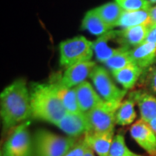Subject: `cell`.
<instances>
[{"label": "cell", "instance_id": "13", "mask_svg": "<svg viewBox=\"0 0 156 156\" xmlns=\"http://www.w3.org/2000/svg\"><path fill=\"white\" fill-rule=\"evenodd\" d=\"M114 131L106 133L89 132L84 140L98 156H108L114 140Z\"/></svg>", "mask_w": 156, "mask_h": 156}, {"label": "cell", "instance_id": "29", "mask_svg": "<svg viewBox=\"0 0 156 156\" xmlns=\"http://www.w3.org/2000/svg\"><path fill=\"white\" fill-rule=\"evenodd\" d=\"M149 16H150V27L156 26V5L153 6L149 9Z\"/></svg>", "mask_w": 156, "mask_h": 156}, {"label": "cell", "instance_id": "23", "mask_svg": "<svg viewBox=\"0 0 156 156\" xmlns=\"http://www.w3.org/2000/svg\"><path fill=\"white\" fill-rule=\"evenodd\" d=\"M130 50H131L122 51L112 56L110 59H108L105 62V65L113 72L124 67H127L130 64H133L134 61L130 54Z\"/></svg>", "mask_w": 156, "mask_h": 156}, {"label": "cell", "instance_id": "8", "mask_svg": "<svg viewBox=\"0 0 156 156\" xmlns=\"http://www.w3.org/2000/svg\"><path fill=\"white\" fill-rule=\"evenodd\" d=\"M96 91L100 96L108 102H122L127 90H122L114 83L105 68L95 66L90 76Z\"/></svg>", "mask_w": 156, "mask_h": 156}, {"label": "cell", "instance_id": "3", "mask_svg": "<svg viewBox=\"0 0 156 156\" xmlns=\"http://www.w3.org/2000/svg\"><path fill=\"white\" fill-rule=\"evenodd\" d=\"M77 144L74 137H64L48 130H38L34 137L35 156H64Z\"/></svg>", "mask_w": 156, "mask_h": 156}, {"label": "cell", "instance_id": "5", "mask_svg": "<svg viewBox=\"0 0 156 156\" xmlns=\"http://www.w3.org/2000/svg\"><path fill=\"white\" fill-rule=\"evenodd\" d=\"M122 102L104 101L101 105L86 113L90 128L89 132L106 133L114 131L115 123H116V112Z\"/></svg>", "mask_w": 156, "mask_h": 156}, {"label": "cell", "instance_id": "15", "mask_svg": "<svg viewBox=\"0 0 156 156\" xmlns=\"http://www.w3.org/2000/svg\"><path fill=\"white\" fill-rule=\"evenodd\" d=\"M134 64L144 69L156 61V43H143L130 50Z\"/></svg>", "mask_w": 156, "mask_h": 156}, {"label": "cell", "instance_id": "11", "mask_svg": "<svg viewBox=\"0 0 156 156\" xmlns=\"http://www.w3.org/2000/svg\"><path fill=\"white\" fill-rule=\"evenodd\" d=\"M96 66L95 62L87 61L78 62L67 68L60 82L68 88L76 87L85 82Z\"/></svg>", "mask_w": 156, "mask_h": 156}, {"label": "cell", "instance_id": "32", "mask_svg": "<svg viewBox=\"0 0 156 156\" xmlns=\"http://www.w3.org/2000/svg\"><path fill=\"white\" fill-rule=\"evenodd\" d=\"M151 4H156V0H148Z\"/></svg>", "mask_w": 156, "mask_h": 156}, {"label": "cell", "instance_id": "33", "mask_svg": "<svg viewBox=\"0 0 156 156\" xmlns=\"http://www.w3.org/2000/svg\"><path fill=\"white\" fill-rule=\"evenodd\" d=\"M139 156H142V155H139Z\"/></svg>", "mask_w": 156, "mask_h": 156}, {"label": "cell", "instance_id": "25", "mask_svg": "<svg viewBox=\"0 0 156 156\" xmlns=\"http://www.w3.org/2000/svg\"><path fill=\"white\" fill-rule=\"evenodd\" d=\"M115 3L126 11L149 10L152 7L148 0H115Z\"/></svg>", "mask_w": 156, "mask_h": 156}, {"label": "cell", "instance_id": "28", "mask_svg": "<svg viewBox=\"0 0 156 156\" xmlns=\"http://www.w3.org/2000/svg\"><path fill=\"white\" fill-rule=\"evenodd\" d=\"M144 43H156V26H151Z\"/></svg>", "mask_w": 156, "mask_h": 156}, {"label": "cell", "instance_id": "24", "mask_svg": "<svg viewBox=\"0 0 156 156\" xmlns=\"http://www.w3.org/2000/svg\"><path fill=\"white\" fill-rule=\"evenodd\" d=\"M140 154H136L128 148L126 142L124 135L119 134L114 137L112 142L111 148L109 151L108 156H139Z\"/></svg>", "mask_w": 156, "mask_h": 156}, {"label": "cell", "instance_id": "10", "mask_svg": "<svg viewBox=\"0 0 156 156\" xmlns=\"http://www.w3.org/2000/svg\"><path fill=\"white\" fill-rule=\"evenodd\" d=\"M56 126L62 130L64 133H66L69 137L74 138L83 134H87L90 131L86 115L83 112H67L66 115Z\"/></svg>", "mask_w": 156, "mask_h": 156}, {"label": "cell", "instance_id": "12", "mask_svg": "<svg viewBox=\"0 0 156 156\" xmlns=\"http://www.w3.org/2000/svg\"><path fill=\"white\" fill-rule=\"evenodd\" d=\"M75 89L80 110L84 114L100 106L105 101L89 82L85 81L76 86Z\"/></svg>", "mask_w": 156, "mask_h": 156}, {"label": "cell", "instance_id": "20", "mask_svg": "<svg viewBox=\"0 0 156 156\" xmlns=\"http://www.w3.org/2000/svg\"><path fill=\"white\" fill-rule=\"evenodd\" d=\"M82 29L99 37L110 30L95 9L88 11L85 14L82 22Z\"/></svg>", "mask_w": 156, "mask_h": 156}, {"label": "cell", "instance_id": "9", "mask_svg": "<svg viewBox=\"0 0 156 156\" xmlns=\"http://www.w3.org/2000/svg\"><path fill=\"white\" fill-rule=\"evenodd\" d=\"M130 134L136 143L150 155H156V134L149 124L138 120L130 128Z\"/></svg>", "mask_w": 156, "mask_h": 156}, {"label": "cell", "instance_id": "27", "mask_svg": "<svg viewBox=\"0 0 156 156\" xmlns=\"http://www.w3.org/2000/svg\"><path fill=\"white\" fill-rule=\"evenodd\" d=\"M147 86L148 88V90L151 92L156 94V69L152 70L151 73L147 75Z\"/></svg>", "mask_w": 156, "mask_h": 156}, {"label": "cell", "instance_id": "34", "mask_svg": "<svg viewBox=\"0 0 156 156\" xmlns=\"http://www.w3.org/2000/svg\"><path fill=\"white\" fill-rule=\"evenodd\" d=\"M155 69H156V68H155Z\"/></svg>", "mask_w": 156, "mask_h": 156}, {"label": "cell", "instance_id": "21", "mask_svg": "<svg viewBox=\"0 0 156 156\" xmlns=\"http://www.w3.org/2000/svg\"><path fill=\"white\" fill-rule=\"evenodd\" d=\"M149 28L150 27L147 25H137L123 29L121 30V33L124 41L129 47H137L144 43Z\"/></svg>", "mask_w": 156, "mask_h": 156}, {"label": "cell", "instance_id": "30", "mask_svg": "<svg viewBox=\"0 0 156 156\" xmlns=\"http://www.w3.org/2000/svg\"><path fill=\"white\" fill-rule=\"evenodd\" d=\"M83 156H95V152L93 151V149L90 147H87V149L85 151V153H84Z\"/></svg>", "mask_w": 156, "mask_h": 156}, {"label": "cell", "instance_id": "31", "mask_svg": "<svg viewBox=\"0 0 156 156\" xmlns=\"http://www.w3.org/2000/svg\"><path fill=\"white\" fill-rule=\"evenodd\" d=\"M148 124H149V126L152 128V129L154 130V132L156 134V119L153 120V121H151L150 122L148 123Z\"/></svg>", "mask_w": 156, "mask_h": 156}, {"label": "cell", "instance_id": "26", "mask_svg": "<svg viewBox=\"0 0 156 156\" xmlns=\"http://www.w3.org/2000/svg\"><path fill=\"white\" fill-rule=\"evenodd\" d=\"M88 147H89V144L83 139V140L77 142V144L72 147L64 156H83Z\"/></svg>", "mask_w": 156, "mask_h": 156}, {"label": "cell", "instance_id": "4", "mask_svg": "<svg viewBox=\"0 0 156 156\" xmlns=\"http://www.w3.org/2000/svg\"><path fill=\"white\" fill-rule=\"evenodd\" d=\"M60 63L69 67L82 62L90 61L94 55L93 43L83 36L62 41L60 44Z\"/></svg>", "mask_w": 156, "mask_h": 156}, {"label": "cell", "instance_id": "7", "mask_svg": "<svg viewBox=\"0 0 156 156\" xmlns=\"http://www.w3.org/2000/svg\"><path fill=\"white\" fill-rule=\"evenodd\" d=\"M29 125L30 122H26L14 128L4 145L1 156H32L33 146Z\"/></svg>", "mask_w": 156, "mask_h": 156}, {"label": "cell", "instance_id": "17", "mask_svg": "<svg viewBox=\"0 0 156 156\" xmlns=\"http://www.w3.org/2000/svg\"><path fill=\"white\" fill-rule=\"evenodd\" d=\"M142 69L133 63L121 69L113 71L112 75L117 83H119L125 90H127L132 89L135 85L142 74Z\"/></svg>", "mask_w": 156, "mask_h": 156}, {"label": "cell", "instance_id": "6", "mask_svg": "<svg viewBox=\"0 0 156 156\" xmlns=\"http://www.w3.org/2000/svg\"><path fill=\"white\" fill-rule=\"evenodd\" d=\"M129 48L123 39L121 30H109L100 36L93 43L95 57L103 63L118 53L129 50Z\"/></svg>", "mask_w": 156, "mask_h": 156}, {"label": "cell", "instance_id": "22", "mask_svg": "<svg viewBox=\"0 0 156 156\" xmlns=\"http://www.w3.org/2000/svg\"><path fill=\"white\" fill-rule=\"evenodd\" d=\"M134 101L128 99L121 103L115 115V122L120 126H127L134 122L136 118L134 110Z\"/></svg>", "mask_w": 156, "mask_h": 156}, {"label": "cell", "instance_id": "1", "mask_svg": "<svg viewBox=\"0 0 156 156\" xmlns=\"http://www.w3.org/2000/svg\"><path fill=\"white\" fill-rule=\"evenodd\" d=\"M1 117L5 128H11L32 115L30 95L23 80L6 87L0 95Z\"/></svg>", "mask_w": 156, "mask_h": 156}, {"label": "cell", "instance_id": "16", "mask_svg": "<svg viewBox=\"0 0 156 156\" xmlns=\"http://www.w3.org/2000/svg\"><path fill=\"white\" fill-rule=\"evenodd\" d=\"M51 85L56 91V95H58V97L62 101L66 111L69 113L81 112L78 105L77 96L75 88H68L59 81L51 83Z\"/></svg>", "mask_w": 156, "mask_h": 156}, {"label": "cell", "instance_id": "18", "mask_svg": "<svg viewBox=\"0 0 156 156\" xmlns=\"http://www.w3.org/2000/svg\"><path fill=\"white\" fill-rule=\"evenodd\" d=\"M137 25H147L150 27L149 10L123 11L118 26L122 27L123 29H127Z\"/></svg>", "mask_w": 156, "mask_h": 156}, {"label": "cell", "instance_id": "14", "mask_svg": "<svg viewBox=\"0 0 156 156\" xmlns=\"http://www.w3.org/2000/svg\"><path fill=\"white\" fill-rule=\"evenodd\" d=\"M130 99L136 101L139 106L140 117L146 122L156 119V98L150 94L136 91L130 95Z\"/></svg>", "mask_w": 156, "mask_h": 156}, {"label": "cell", "instance_id": "19", "mask_svg": "<svg viewBox=\"0 0 156 156\" xmlns=\"http://www.w3.org/2000/svg\"><path fill=\"white\" fill-rule=\"evenodd\" d=\"M95 11L100 15L108 27L111 30L118 26L124 10L115 2H110L95 8Z\"/></svg>", "mask_w": 156, "mask_h": 156}, {"label": "cell", "instance_id": "2", "mask_svg": "<svg viewBox=\"0 0 156 156\" xmlns=\"http://www.w3.org/2000/svg\"><path fill=\"white\" fill-rule=\"evenodd\" d=\"M32 116L56 125L66 115V109L51 83H34L30 91Z\"/></svg>", "mask_w": 156, "mask_h": 156}]
</instances>
